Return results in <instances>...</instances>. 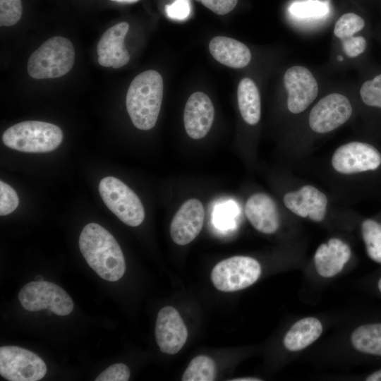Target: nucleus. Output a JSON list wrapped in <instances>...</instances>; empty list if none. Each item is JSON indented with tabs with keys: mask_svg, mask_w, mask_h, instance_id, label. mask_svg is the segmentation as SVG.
Instances as JSON below:
<instances>
[{
	"mask_svg": "<svg viewBox=\"0 0 381 381\" xmlns=\"http://www.w3.org/2000/svg\"><path fill=\"white\" fill-rule=\"evenodd\" d=\"M79 248L89 266L102 279L116 282L126 270L125 258L114 237L96 223L85 225L79 237Z\"/></svg>",
	"mask_w": 381,
	"mask_h": 381,
	"instance_id": "1",
	"label": "nucleus"
},
{
	"mask_svg": "<svg viewBox=\"0 0 381 381\" xmlns=\"http://www.w3.org/2000/svg\"><path fill=\"white\" fill-rule=\"evenodd\" d=\"M163 97V80L155 70L135 77L127 91L126 105L133 125L140 130L152 128L157 121Z\"/></svg>",
	"mask_w": 381,
	"mask_h": 381,
	"instance_id": "2",
	"label": "nucleus"
},
{
	"mask_svg": "<svg viewBox=\"0 0 381 381\" xmlns=\"http://www.w3.org/2000/svg\"><path fill=\"white\" fill-rule=\"evenodd\" d=\"M63 132L57 126L44 121H26L7 128L3 143L23 152L44 153L54 150L61 143Z\"/></svg>",
	"mask_w": 381,
	"mask_h": 381,
	"instance_id": "3",
	"label": "nucleus"
},
{
	"mask_svg": "<svg viewBox=\"0 0 381 381\" xmlns=\"http://www.w3.org/2000/svg\"><path fill=\"white\" fill-rule=\"evenodd\" d=\"M75 61L72 42L61 36L48 39L30 56L27 71L35 79L55 78L68 73Z\"/></svg>",
	"mask_w": 381,
	"mask_h": 381,
	"instance_id": "4",
	"label": "nucleus"
},
{
	"mask_svg": "<svg viewBox=\"0 0 381 381\" xmlns=\"http://www.w3.org/2000/svg\"><path fill=\"white\" fill-rule=\"evenodd\" d=\"M99 192L107 207L124 224L137 226L143 222L145 210L140 198L121 181L104 177L99 183Z\"/></svg>",
	"mask_w": 381,
	"mask_h": 381,
	"instance_id": "5",
	"label": "nucleus"
},
{
	"mask_svg": "<svg viewBox=\"0 0 381 381\" xmlns=\"http://www.w3.org/2000/svg\"><path fill=\"white\" fill-rule=\"evenodd\" d=\"M260 274L261 267L256 260L238 255L218 262L212 270L211 279L217 289L231 292L251 286Z\"/></svg>",
	"mask_w": 381,
	"mask_h": 381,
	"instance_id": "6",
	"label": "nucleus"
},
{
	"mask_svg": "<svg viewBox=\"0 0 381 381\" xmlns=\"http://www.w3.org/2000/svg\"><path fill=\"white\" fill-rule=\"evenodd\" d=\"M22 306L28 311L47 309L61 316L69 315L73 301L59 286L46 281H34L25 284L18 294Z\"/></svg>",
	"mask_w": 381,
	"mask_h": 381,
	"instance_id": "7",
	"label": "nucleus"
},
{
	"mask_svg": "<svg viewBox=\"0 0 381 381\" xmlns=\"http://www.w3.org/2000/svg\"><path fill=\"white\" fill-rule=\"evenodd\" d=\"M44 361L36 353L16 346L0 348V374L9 381H37L47 373Z\"/></svg>",
	"mask_w": 381,
	"mask_h": 381,
	"instance_id": "8",
	"label": "nucleus"
},
{
	"mask_svg": "<svg viewBox=\"0 0 381 381\" xmlns=\"http://www.w3.org/2000/svg\"><path fill=\"white\" fill-rule=\"evenodd\" d=\"M380 164V152L372 145L362 142L341 145L332 157L333 168L344 174L375 170Z\"/></svg>",
	"mask_w": 381,
	"mask_h": 381,
	"instance_id": "9",
	"label": "nucleus"
},
{
	"mask_svg": "<svg viewBox=\"0 0 381 381\" xmlns=\"http://www.w3.org/2000/svg\"><path fill=\"white\" fill-rule=\"evenodd\" d=\"M352 114L349 100L343 95L332 93L322 98L311 109L309 125L319 133L330 132L349 120Z\"/></svg>",
	"mask_w": 381,
	"mask_h": 381,
	"instance_id": "10",
	"label": "nucleus"
},
{
	"mask_svg": "<svg viewBox=\"0 0 381 381\" xmlns=\"http://www.w3.org/2000/svg\"><path fill=\"white\" fill-rule=\"evenodd\" d=\"M284 83L289 92L287 107L293 114L306 110L318 93V85L312 73L301 66H294L284 73Z\"/></svg>",
	"mask_w": 381,
	"mask_h": 381,
	"instance_id": "11",
	"label": "nucleus"
},
{
	"mask_svg": "<svg viewBox=\"0 0 381 381\" xmlns=\"http://www.w3.org/2000/svg\"><path fill=\"white\" fill-rule=\"evenodd\" d=\"M187 337V328L177 310L172 306L162 308L155 325V338L160 351L175 354L184 346Z\"/></svg>",
	"mask_w": 381,
	"mask_h": 381,
	"instance_id": "12",
	"label": "nucleus"
},
{
	"mask_svg": "<svg viewBox=\"0 0 381 381\" xmlns=\"http://www.w3.org/2000/svg\"><path fill=\"white\" fill-rule=\"evenodd\" d=\"M204 219L205 209L200 200L191 198L184 202L171 222L173 241L180 246L190 243L201 231Z\"/></svg>",
	"mask_w": 381,
	"mask_h": 381,
	"instance_id": "13",
	"label": "nucleus"
},
{
	"mask_svg": "<svg viewBox=\"0 0 381 381\" xmlns=\"http://www.w3.org/2000/svg\"><path fill=\"white\" fill-rule=\"evenodd\" d=\"M214 116V109L210 97L204 92H196L188 99L183 113L186 131L193 139L204 138L210 131Z\"/></svg>",
	"mask_w": 381,
	"mask_h": 381,
	"instance_id": "14",
	"label": "nucleus"
},
{
	"mask_svg": "<svg viewBox=\"0 0 381 381\" xmlns=\"http://www.w3.org/2000/svg\"><path fill=\"white\" fill-rule=\"evenodd\" d=\"M128 28V23L121 22L104 32L97 47L99 65L119 68L128 64L130 55L124 45V39Z\"/></svg>",
	"mask_w": 381,
	"mask_h": 381,
	"instance_id": "15",
	"label": "nucleus"
},
{
	"mask_svg": "<svg viewBox=\"0 0 381 381\" xmlns=\"http://www.w3.org/2000/svg\"><path fill=\"white\" fill-rule=\"evenodd\" d=\"M284 205L295 214L309 218L316 222L324 219L327 198L314 186L307 185L299 190L289 192L284 196Z\"/></svg>",
	"mask_w": 381,
	"mask_h": 381,
	"instance_id": "16",
	"label": "nucleus"
},
{
	"mask_svg": "<svg viewBox=\"0 0 381 381\" xmlns=\"http://www.w3.org/2000/svg\"><path fill=\"white\" fill-rule=\"evenodd\" d=\"M245 214L252 226L261 233L273 234L279 228V219L276 204L265 193L252 195L246 201Z\"/></svg>",
	"mask_w": 381,
	"mask_h": 381,
	"instance_id": "17",
	"label": "nucleus"
},
{
	"mask_svg": "<svg viewBox=\"0 0 381 381\" xmlns=\"http://www.w3.org/2000/svg\"><path fill=\"white\" fill-rule=\"evenodd\" d=\"M351 257L349 246L337 238H330L317 249L314 261L318 273L323 277H332L341 271Z\"/></svg>",
	"mask_w": 381,
	"mask_h": 381,
	"instance_id": "18",
	"label": "nucleus"
},
{
	"mask_svg": "<svg viewBox=\"0 0 381 381\" xmlns=\"http://www.w3.org/2000/svg\"><path fill=\"white\" fill-rule=\"evenodd\" d=\"M209 49L214 59L234 68L246 66L251 59V54L247 46L228 37L212 38L209 44Z\"/></svg>",
	"mask_w": 381,
	"mask_h": 381,
	"instance_id": "19",
	"label": "nucleus"
},
{
	"mask_svg": "<svg viewBox=\"0 0 381 381\" xmlns=\"http://www.w3.org/2000/svg\"><path fill=\"white\" fill-rule=\"evenodd\" d=\"M322 332L321 322L313 317H307L295 322L284 337V345L290 351H301L315 341Z\"/></svg>",
	"mask_w": 381,
	"mask_h": 381,
	"instance_id": "20",
	"label": "nucleus"
},
{
	"mask_svg": "<svg viewBox=\"0 0 381 381\" xmlns=\"http://www.w3.org/2000/svg\"><path fill=\"white\" fill-rule=\"evenodd\" d=\"M238 108L243 120L255 125L260 119V97L255 83L249 78H243L237 90Z\"/></svg>",
	"mask_w": 381,
	"mask_h": 381,
	"instance_id": "21",
	"label": "nucleus"
},
{
	"mask_svg": "<svg viewBox=\"0 0 381 381\" xmlns=\"http://www.w3.org/2000/svg\"><path fill=\"white\" fill-rule=\"evenodd\" d=\"M351 341L361 353L381 356V323L359 326L351 334Z\"/></svg>",
	"mask_w": 381,
	"mask_h": 381,
	"instance_id": "22",
	"label": "nucleus"
},
{
	"mask_svg": "<svg viewBox=\"0 0 381 381\" xmlns=\"http://www.w3.org/2000/svg\"><path fill=\"white\" fill-rule=\"evenodd\" d=\"M216 376L214 361L204 355L193 358L184 371L183 381H212Z\"/></svg>",
	"mask_w": 381,
	"mask_h": 381,
	"instance_id": "23",
	"label": "nucleus"
},
{
	"mask_svg": "<svg viewBox=\"0 0 381 381\" xmlns=\"http://www.w3.org/2000/svg\"><path fill=\"white\" fill-rule=\"evenodd\" d=\"M363 238L368 255L373 260L381 263V224L365 219L361 224Z\"/></svg>",
	"mask_w": 381,
	"mask_h": 381,
	"instance_id": "24",
	"label": "nucleus"
},
{
	"mask_svg": "<svg viewBox=\"0 0 381 381\" xmlns=\"http://www.w3.org/2000/svg\"><path fill=\"white\" fill-rule=\"evenodd\" d=\"M365 25L364 20L357 14L348 13L342 15L337 21L334 34L341 41L350 38L361 30Z\"/></svg>",
	"mask_w": 381,
	"mask_h": 381,
	"instance_id": "25",
	"label": "nucleus"
},
{
	"mask_svg": "<svg viewBox=\"0 0 381 381\" xmlns=\"http://www.w3.org/2000/svg\"><path fill=\"white\" fill-rule=\"evenodd\" d=\"M328 9L326 2L318 0L296 1L289 7L290 13L298 18H320L327 14Z\"/></svg>",
	"mask_w": 381,
	"mask_h": 381,
	"instance_id": "26",
	"label": "nucleus"
},
{
	"mask_svg": "<svg viewBox=\"0 0 381 381\" xmlns=\"http://www.w3.org/2000/svg\"><path fill=\"white\" fill-rule=\"evenodd\" d=\"M23 13L21 0H0V25L16 24Z\"/></svg>",
	"mask_w": 381,
	"mask_h": 381,
	"instance_id": "27",
	"label": "nucleus"
},
{
	"mask_svg": "<svg viewBox=\"0 0 381 381\" xmlns=\"http://www.w3.org/2000/svg\"><path fill=\"white\" fill-rule=\"evenodd\" d=\"M360 95L366 105L381 108V74L365 81L361 87Z\"/></svg>",
	"mask_w": 381,
	"mask_h": 381,
	"instance_id": "28",
	"label": "nucleus"
},
{
	"mask_svg": "<svg viewBox=\"0 0 381 381\" xmlns=\"http://www.w3.org/2000/svg\"><path fill=\"white\" fill-rule=\"evenodd\" d=\"M19 204L18 196L15 190L4 182L0 181V214L4 216L13 212Z\"/></svg>",
	"mask_w": 381,
	"mask_h": 381,
	"instance_id": "29",
	"label": "nucleus"
},
{
	"mask_svg": "<svg viewBox=\"0 0 381 381\" xmlns=\"http://www.w3.org/2000/svg\"><path fill=\"white\" fill-rule=\"evenodd\" d=\"M130 377L128 367L123 363H116L110 365L102 372L95 381H127Z\"/></svg>",
	"mask_w": 381,
	"mask_h": 381,
	"instance_id": "30",
	"label": "nucleus"
},
{
	"mask_svg": "<svg viewBox=\"0 0 381 381\" xmlns=\"http://www.w3.org/2000/svg\"><path fill=\"white\" fill-rule=\"evenodd\" d=\"M167 16L173 20H183L190 13V0H175L172 4L165 6Z\"/></svg>",
	"mask_w": 381,
	"mask_h": 381,
	"instance_id": "31",
	"label": "nucleus"
},
{
	"mask_svg": "<svg viewBox=\"0 0 381 381\" xmlns=\"http://www.w3.org/2000/svg\"><path fill=\"white\" fill-rule=\"evenodd\" d=\"M343 50L349 57H356L366 48V40L362 36H353L341 41Z\"/></svg>",
	"mask_w": 381,
	"mask_h": 381,
	"instance_id": "32",
	"label": "nucleus"
},
{
	"mask_svg": "<svg viewBox=\"0 0 381 381\" xmlns=\"http://www.w3.org/2000/svg\"><path fill=\"white\" fill-rule=\"evenodd\" d=\"M218 15H224L231 11L238 0H196Z\"/></svg>",
	"mask_w": 381,
	"mask_h": 381,
	"instance_id": "33",
	"label": "nucleus"
},
{
	"mask_svg": "<svg viewBox=\"0 0 381 381\" xmlns=\"http://www.w3.org/2000/svg\"><path fill=\"white\" fill-rule=\"evenodd\" d=\"M366 381H381V369L377 370L365 378Z\"/></svg>",
	"mask_w": 381,
	"mask_h": 381,
	"instance_id": "34",
	"label": "nucleus"
},
{
	"mask_svg": "<svg viewBox=\"0 0 381 381\" xmlns=\"http://www.w3.org/2000/svg\"><path fill=\"white\" fill-rule=\"evenodd\" d=\"M262 380L257 377H241L231 380V381H260Z\"/></svg>",
	"mask_w": 381,
	"mask_h": 381,
	"instance_id": "35",
	"label": "nucleus"
},
{
	"mask_svg": "<svg viewBox=\"0 0 381 381\" xmlns=\"http://www.w3.org/2000/svg\"><path fill=\"white\" fill-rule=\"evenodd\" d=\"M111 1H116V2H119V3L132 4V3H135V2L138 1L139 0H111Z\"/></svg>",
	"mask_w": 381,
	"mask_h": 381,
	"instance_id": "36",
	"label": "nucleus"
},
{
	"mask_svg": "<svg viewBox=\"0 0 381 381\" xmlns=\"http://www.w3.org/2000/svg\"><path fill=\"white\" fill-rule=\"evenodd\" d=\"M35 281H44L42 276L37 275L35 278Z\"/></svg>",
	"mask_w": 381,
	"mask_h": 381,
	"instance_id": "37",
	"label": "nucleus"
},
{
	"mask_svg": "<svg viewBox=\"0 0 381 381\" xmlns=\"http://www.w3.org/2000/svg\"><path fill=\"white\" fill-rule=\"evenodd\" d=\"M377 286H378V289H379V291H380V293H381V278L379 279Z\"/></svg>",
	"mask_w": 381,
	"mask_h": 381,
	"instance_id": "38",
	"label": "nucleus"
},
{
	"mask_svg": "<svg viewBox=\"0 0 381 381\" xmlns=\"http://www.w3.org/2000/svg\"><path fill=\"white\" fill-rule=\"evenodd\" d=\"M342 59H343L342 56H338V60L339 61H342Z\"/></svg>",
	"mask_w": 381,
	"mask_h": 381,
	"instance_id": "39",
	"label": "nucleus"
}]
</instances>
